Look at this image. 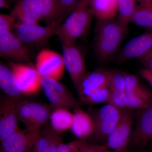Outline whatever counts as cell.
Masks as SVG:
<instances>
[{"mask_svg": "<svg viewBox=\"0 0 152 152\" xmlns=\"http://www.w3.org/2000/svg\"><path fill=\"white\" fill-rule=\"evenodd\" d=\"M110 87L111 90L126 92L125 73L119 71H111Z\"/></svg>", "mask_w": 152, "mask_h": 152, "instance_id": "30", "label": "cell"}, {"mask_svg": "<svg viewBox=\"0 0 152 152\" xmlns=\"http://www.w3.org/2000/svg\"><path fill=\"white\" fill-rule=\"evenodd\" d=\"M65 66L76 89L87 72L84 57L81 51L75 45L62 47Z\"/></svg>", "mask_w": 152, "mask_h": 152, "instance_id": "11", "label": "cell"}, {"mask_svg": "<svg viewBox=\"0 0 152 152\" xmlns=\"http://www.w3.org/2000/svg\"><path fill=\"white\" fill-rule=\"evenodd\" d=\"M140 111L130 143L141 149L152 140V106Z\"/></svg>", "mask_w": 152, "mask_h": 152, "instance_id": "13", "label": "cell"}, {"mask_svg": "<svg viewBox=\"0 0 152 152\" xmlns=\"http://www.w3.org/2000/svg\"><path fill=\"white\" fill-rule=\"evenodd\" d=\"M136 2V0H118L117 20L127 32L137 8Z\"/></svg>", "mask_w": 152, "mask_h": 152, "instance_id": "24", "label": "cell"}, {"mask_svg": "<svg viewBox=\"0 0 152 152\" xmlns=\"http://www.w3.org/2000/svg\"><path fill=\"white\" fill-rule=\"evenodd\" d=\"M0 86L7 96L16 101L21 100L23 95L18 86L12 71L2 63L0 64Z\"/></svg>", "mask_w": 152, "mask_h": 152, "instance_id": "20", "label": "cell"}, {"mask_svg": "<svg viewBox=\"0 0 152 152\" xmlns=\"http://www.w3.org/2000/svg\"><path fill=\"white\" fill-rule=\"evenodd\" d=\"M10 14L15 22L23 24H37L42 20L40 11L34 0H17Z\"/></svg>", "mask_w": 152, "mask_h": 152, "instance_id": "17", "label": "cell"}, {"mask_svg": "<svg viewBox=\"0 0 152 152\" xmlns=\"http://www.w3.org/2000/svg\"><path fill=\"white\" fill-rule=\"evenodd\" d=\"M57 152H72L69 144L62 143L60 145Z\"/></svg>", "mask_w": 152, "mask_h": 152, "instance_id": "37", "label": "cell"}, {"mask_svg": "<svg viewBox=\"0 0 152 152\" xmlns=\"http://www.w3.org/2000/svg\"><path fill=\"white\" fill-rule=\"evenodd\" d=\"M72 152H106L109 150L105 145L90 143L81 140L69 143Z\"/></svg>", "mask_w": 152, "mask_h": 152, "instance_id": "28", "label": "cell"}, {"mask_svg": "<svg viewBox=\"0 0 152 152\" xmlns=\"http://www.w3.org/2000/svg\"><path fill=\"white\" fill-rule=\"evenodd\" d=\"M41 84L42 88L53 110L58 108L69 110L80 108L81 103L59 81L42 77Z\"/></svg>", "mask_w": 152, "mask_h": 152, "instance_id": "4", "label": "cell"}, {"mask_svg": "<svg viewBox=\"0 0 152 152\" xmlns=\"http://www.w3.org/2000/svg\"><path fill=\"white\" fill-rule=\"evenodd\" d=\"M17 0H0L1 9H10L11 5Z\"/></svg>", "mask_w": 152, "mask_h": 152, "instance_id": "36", "label": "cell"}, {"mask_svg": "<svg viewBox=\"0 0 152 152\" xmlns=\"http://www.w3.org/2000/svg\"><path fill=\"white\" fill-rule=\"evenodd\" d=\"M127 107L142 110L152 106V97L137 94L126 93Z\"/></svg>", "mask_w": 152, "mask_h": 152, "instance_id": "27", "label": "cell"}, {"mask_svg": "<svg viewBox=\"0 0 152 152\" xmlns=\"http://www.w3.org/2000/svg\"><path fill=\"white\" fill-rule=\"evenodd\" d=\"M39 131L19 128L1 142V152L32 151Z\"/></svg>", "mask_w": 152, "mask_h": 152, "instance_id": "10", "label": "cell"}, {"mask_svg": "<svg viewBox=\"0 0 152 152\" xmlns=\"http://www.w3.org/2000/svg\"><path fill=\"white\" fill-rule=\"evenodd\" d=\"M131 23L141 27L152 29V3L137 5Z\"/></svg>", "mask_w": 152, "mask_h": 152, "instance_id": "25", "label": "cell"}, {"mask_svg": "<svg viewBox=\"0 0 152 152\" xmlns=\"http://www.w3.org/2000/svg\"><path fill=\"white\" fill-rule=\"evenodd\" d=\"M107 104L120 109L126 108V93L110 89V95Z\"/></svg>", "mask_w": 152, "mask_h": 152, "instance_id": "31", "label": "cell"}, {"mask_svg": "<svg viewBox=\"0 0 152 152\" xmlns=\"http://www.w3.org/2000/svg\"><path fill=\"white\" fill-rule=\"evenodd\" d=\"M90 0H81L75 10L59 26L56 36L62 47L75 45L77 39L88 30L94 16Z\"/></svg>", "mask_w": 152, "mask_h": 152, "instance_id": "1", "label": "cell"}, {"mask_svg": "<svg viewBox=\"0 0 152 152\" xmlns=\"http://www.w3.org/2000/svg\"><path fill=\"white\" fill-rule=\"evenodd\" d=\"M110 95V86H106L100 88L90 95L83 103L88 104L108 103Z\"/></svg>", "mask_w": 152, "mask_h": 152, "instance_id": "29", "label": "cell"}, {"mask_svg": "<svg viewBox=\"0 0 152 152\" xmlns=\"http://www.w3.org/2000/svg\"></svg>", "mask_w": 152, "mask_h": 152, "instance_id": "40", "label": "cell"}, {"mask_svg": "<svg viewBox=\"0 0 152 152\" xmlns=\"http://www.w3.org/2000/svg\"><path fill=\"white\" fill-rule=\"evenodd\" d=\"M40 11L42 20L47 25L57 23L61 15L60 0H34Z\"/></svg>", "mask_w": 152, "mask_h": 152, "instance_id": "21", "label": "cell"}, {"mask_svg": "<svg viewBox=\"0 0 152 152\" xmlns=\"http://www.w3.org/2000/svg\"><path fill=\"white\" fill-rule=\"evenodd\" d=\"M35 68L42 77H46L59 81L64 72L63 56L48 49L39 52L36 59Z\"/></svg>", "mask_w": 152, "mask_h": 152, "instance_id": "9", "label": "cell"}, {"mask_svg": "<svg viewBox=\"0 0 152 152\" xmlns=\"http://www.w3.org/2000/svg\"><path fill=\"white\" fill-rule=\"evenodd\" d=\"M63 140L60 135L50 125L39 129L32 152H57Z\"/></svg>", "mask_w": 152, "mask_h": 152, "instance_id": "18", "label": "cell"}, {"mask_svg": "<svg viewBox=\"0 0 152 152\" xmlns=\"http://www.w3.org/2000/svg\"><path fill=\"white\" fill-rule=\"evenodd\" d=\"M152 48V29L130 40L121 50L119 62H124L134 58H140Z\"/></svg>", "mask_w": 152, "mask_h": 152, "instance_id": "16", "label": "cell"}, {"mask_svg": "<svg viewBox=\"0 0 152 152\" xmlns=\"http://www.w3.org/2000/svg\"><path fill=\"white\" fill-rule=\"evenodd\" d=\"M74 118V114L69 110L58 108L52 112L50 120L52 127L57 132L60 133L71 129Z\"/></svg>", "mask_w": 152, "mask_h": 152, "instance_id": "23", "label": "cell"}, {"mask_svg": "<svg viewBox=\"0 0 152 152\" xmlns=\"http://www.w3.org/2000/svg\"><path fill=\"white\" fill-rule=\"evenodd\" d=\"M61 4L62 12L61 18L58 23V26L64 21L68 16L78 5L81 0H60Z\"/></svg>", "mask_w": 152, "mask_h": 152, "instance_id": "32", "label": "cell"}, {"mask_svg": "<svg viewBox=\"0 0 152 152\" xmlns=\"http://www.w3.org/2000/svg\"><path fill=\"white\" fill-rule=\"evenodd\" d=\"M139 4H146L152 3V0H136Z\"/></svg>", "mask_w": 152, "mask_h": 152, "instance_id": "38", "label": "cell"}, {"mask_svg": "<svg viewBox=\"0 0 152 152\" xmlns=\"http://www.w3.org/2000/svg\"></svg>", "mask_w": 152, "mask_h": 152, "instance_id": "41", "label": "cell"}, {"mask_svg": "<svg viewBox=\"0 0 152 152\" xmlns=\"http://www.w3.org/2000/svg\"><path fill=\"white\" fill-rule=\"evenodd\" d=\"M18 101L9 97L3 98L0 104V141L2 142L19 128L16 107Z\"/></svg>", "mask_w": 152, "mask_h": 152, "instance_id": "14", "label": "cell"}, {"mask_svg": "<svg viewBox=\"0 0 152 152\" xmlns=\"http://www.w3.org/2000/svg\"><path fill=\"white\" fill-rule=\"evenodd\" d=\"M1 56L15 61L30 63L28 50L13 33L0 35Z\"/></svg>", "mask_w": 152, "mask_h": 152, "instance_id": "15", "label": "cell"}, {"mask_svg": "<svg viewBox=\"0 0 152 152\" xmlns=\"http://www.w3.org/2000/svg\"><path fill=\"white\" fill-rule=\"evenodd\" d=\"M141 76L147 81L152 87V71L141 69L139 71Z\"/></svg>", "mask_w": 152, "mask_h": 152, "instance_id": "35", "label": "cell"}, {"mask_svg": "<svg viewBox=\"0 0 152 152\" xmlns=\"http://www.w3.org/2000/svg\"><path fill=\"white\" fill-rule=\"evenodd\" d=\"M111 71L104 69L87 72L76 89L79 99L83 103L90 95L100 88L110 86Z\"/></svg>", "mask_w": 152, "mask_h": 152, "instance_id": "12", "label": "cell"}, {"mask_svg": "<svg viewBox=\"0 0 152 152\" xmlns=\"http://www.w3.org/2000/svg\"><path fill=\"white\" fill-rule=\"evenodd\" d=\"M134 110L125 108L121 115L105 144L109 150L127 149L132 135Z\"/></svg>", "mask_w": 152, "mask_h": 152, "instance_id": "7", "label": "cell"}, {"mask_svg": "<svg viewBox=\"0 0 152 152\" xmlns=\"http://www.w3.org/2000/svg\"><path fill=\"white\" fill-rule=\"evenodd\" d=\"M127 149L126 150H108L106 152H126Z\"/></svg>", "mask_w": 152, "mask_h": 152, "instance_id": "39", "label": "cell"}, {"mask_svg": "<svg viewBox=\"0 0 152 152\" xmlns=\"http://www.w3.org/2000/svg\"><path fill=\"white\" fill-rule=\"evenodd\" d=\"M142 65V69L152 71V48L139 58Z\"/></svg>", "mask_w": 152, "mask_h": 152, "instance_id": "34", "label": "cell"}, {"mask_svg": "<svg viewBox=\"0 0 152 152\" xmlns=\"http://www.w3.org/2000/svg\"><path fill=\"white\" fill-rule=\"evenodd\" d=\"M9 65L23 95H34L39 91L42 88V77L36 68L12 61H10Z\"/></svg>", "mask_w": 152, "mask_h": 152, "instance_id": "8", "label": "cell"}, {"mask_svg": "<svg viewBox=\"0 0 152 152\" xmlns=\"http://www.w3.org/2000/svg\"><path fill=\"white\" fill-rule=\"evenodd\" d=\"M18 120L26 128L36 130L47 125L53 111L50 105L28 100H20L17 103Z\"/></svg>", "mask_w": 152, "mask_h": 152, "instance_id": "3", "label": "cell"}, {"mask_svg": "<svg viewBox=\"0 0 152 152\" xmlns=\"http://www.w3.org/2000/svg\"><path fill=\"white\" fill-rule=\"evenodd\" d=\"M122 110L107 104L92 112L91 115L94 122L95 131L89 138L95 142H107L121 118Z\"/></svg>", "mask_w": 152, "mask_h": 152, "instance_id": "5", "label": "cell"}, {"mask_svg": "<svg viewBox=\"0 0 152 152\" xmlns=\"http://www.w3.org/2000/svg\"><path fill=\"white\" fill-rule=\"evenodd\" d=\"M15 22V18L11 15L0 14V35L13 33V27Z\"/></svg>", "mask_w": 152, "mask_h": 152, "instance_id": "33", "label": "cell"}, {"mask_svg": "<svg viewBox=\"0 0 152 152\" xmlns=\"http://www.w3.org/2000/svg\"><path fill=\"white\" fill-rule=\"evenodd\" d=\"M99 23L94 48L99 59L104 61L116 53L127 32L115 18Z\"/></svg>", "mask_w": 152, "mask_h": 152, "instance_id": "2", "label": "cell"}, {"mask_svg": "<svg viewBox=\"0 0 152 152\" xmlns=\"http://www.w3.org/2000/svg\"><path fill=\"white\" fill-rule=\"evenodd\" d=\"M74 118L71 128L72 133L81 140L88 139L95 131L94 122L91 116L80 108L74 110Z\"/></svg>", "mask_w": 152, "mask_h": 152, "instance_id": "19", "label": "cell"}, {"mask_svg": "<svg viewBox=\"0 0 152 152\" xmlns=\"http://www.w3.org/2000/svg\"><path fill=\"white\" fill-rule=\"evenodd\" d=\"M126 91V93L138 94L152 97L150 91L143 85L136 76L125 74Z\"/></svg>", "mask_w": 152, "mask_h": 152, "instance_id": "26", "label": "cell"}, {"mask_svg": "<svg viewBox=\"0 0 152 152\" xmlns=\"http://www.w3.org/2000/svg\"><path fill=\"white\" fill-rule=\"evenodd\" d=\"M58 27L57 23L43 26L39 24L26 25L15 22L13 33L25 45L40 46L56 36Z\"/></svg>", "mask_w": 152, "mask_h": 152, "instance_id": "6", "label": "cell"}, {"mask_svg": "<svg viewBox=\"0 0 152 152\" xmlns=\"http://www.w3.org/2000/svg\"><path fill=\"white\" fill-rule=\"evenodd\" d=\"M90 4L98 21L114 19L118 14V0H90Z\"/></svg>", "mask_w": 152, "mask_h": 152, "instance_id": "22", "label": "cell"}]
</instances>
